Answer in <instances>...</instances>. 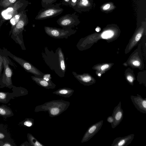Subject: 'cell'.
I'll list each match as a JSON object with an SVG mask.
<instances>
[{
	"mask_svg": "<svg viewBox=\"0 0 146 146\" xmlns=\"http://www.w3.org/2000/svg\"><path fill=\"white\" fill-rule=\"evenodd\" d=\"M42 54L45 62L51 70L61 77L64 76L66 66L64 55L61 48H58L54 52L46 47Z\"/></svg>",
	"mask_w": 146,
	"mask_h": 146,
	"instance_id": "obj_1",
	"label": "cell"
},
{
	"mask_svg": "<svg viewBox=\"0 0 146 146\" xmlns=\"http://www.w3.org/2000/svg\"><path fill=\"white\" fill-rule=\"evenodd\" d=\"M68 101L62 100H52L36 106L35 112L48 111L49 116L54 117L60 115L67 109L70 105Z\"/></svg>",
	"mask_w": 146,
	"mask_h": 146,
	"instance_id": "obj_2",
	"label": "cell"
},
{
	"mask_svg": "<svg viewBox=\"0 0 146 146\" xmlns=\"http://www.w3.org/2000/svg\"><path fill=\"white\" fill-rule=\"evenodd\" d=\"M29 20L26 11L23 14L22 16L13 29L10 36L15 42L18 44L23 50H26L23 38V31L25 27L28 23Z\"/></svg>",
	"mask_w": 146,
	"mask_h": 146,
	"instance_id": "obj_3",
	"label": "cell"
},
{
	"mask_svg": "<svg viewBox=\"0 0 146 146\" xmlns=\"http://www.w3.org/2000/svg\"><path fill=\"white\" fill-rule=\"evenodd\" d=\"M29 4L26 0H20L7 8L0 10V20L5 22L9 20L16 14L25 11Z\"/></svg>",
	"mask_w": 146,
	"mask_h": 146,
	"instance_id": "obj_4",
	"label": "cell"
},
{
	"mask_svg": "<svg viewBox=\"0 0 146 146\" xmlns=\"http://www.w3.org/2000/svg\"><path fill=\"white\" fill-rule=\"evenodd\" d=\"M3 70L0 80V88L6 87L11 89L14 86L13 85L12 80L13 72L9 65H14L9 57L3 52Z\"/></svg>",
	"mask_w": 146,
	"mask_h": 146,
	"instance_id": "obj_5",
	"label": "cell"
},
{
	"mask_svg": "<svg viewBox=\"0 0 146 146\" xmlns=\"http://www.w3.org/2000/svg\"><path fill=\"white\" fill-rule=\"evenodd\" d=\"M3 53L20 65L27 72L33 74L35 76L42 78L45 74L41 72L29 62L11 53L7 49H3Z\"/></svg>",
	"mask_w": 146,
	"mask_h": 146,
	"instance_id": "obj_6",
	"label": "cell"
},
{
	"mask_svg": "<svg viewBox=\"0 0 146 146\" xmlns=\"http://www.w3.org/2000/svg\"><path fill=\"white\" fill-rule=\"evenodd\" d=\"M60 3L52 4L39 11L35 18L36 20H42L52 18L61 14L64 9L60 7Z\"/></svg>",
	"mask_w": 146,
	"mask_h": 146,
	"instance_id": "obj_7",
	"label": "cell"
},
{
	"mask_svg": "<svg viewBox=\"0 0 146 146\" xmlns=\"http://www.w3.org/2000/svg\"><path fill=\"white\" fill-rule=\"evenodd\" d=\"M44 30L48 35L56 38H67L76 32L72 28L60 29L48 26H45Z\"/></svg>",
	"mask_w": 146,
	"mask_h": 146,
	"instance_id": "obj_8",
	"label": "cell"
},
{
	"mask_svg": "<svg viewBox=\"0 0 146 146\" xmlns=\"http://www.w3.org/2000/svg\"><path fill=\"white\" fill-rule=\"evenodd\" d=\"M57 23L63 28H72L77 25L80 22L76 13L68 14L60 17L57 21Z\"/></svg>",
	"mask_w": 146,
	"mask_h": 146,
	"instance_id": "obj_9",
	"label": "cell"
},
{
	"mask_svg": "<svg viewBox=\"0 0 146 146\" xmlns=\"http://www.w3.org/2000/svg\"><path fill=\"white\" fill-rule=\"evenodd\" d=\"M103 123V120H102L91 125L83 136L81 143L88 141L96 135L101 128Z\"/></svg>",
	"mask_w": 146,
	"mask_h": 146,
	"instance_id": "obj_10",
	"label": "cell"
},
{
	"mask_svg": "<svg viewBox=\"0 0 146 146\" xmlns=\"http://www.w3.org/2000/svg\"><path fill=\"white\" fill-rule=\"evenodd\" d=\"M111 116L113 118L114 121L111 124V127L113 129L119 124L123 118V111L121 108V101L114 108Z\"/></svg>",
	"mask_w": 146,
	"mask_h": 146,
	"instance_id": "obj_11",
	"label": "cell"
},
{
	"mask_svg": "<svg viewBox=\"0 0 146 146\" xmlns=\"http://www.w3.org/2000/svg\"><path fill=\"white\" fill-rule=\"evenodd\" d=\"M130 98L138 111L143 113H146V98H144L137 94V96H131Z\"/></svg>",
	"mask_w": 146,
	"mask_h": 146,
	"instance_id": "obj_12",
	"label": "cell"
},
{
	"mask_svg": "<svg viewBox=\"0 0 146 146\" xmlns=\"http://www.w3.org/2000/svg\"><path fill=\"white\" fill-rule=\"evenodd\" d=\"M135 135L131 134L123 137H118L113 141L111 146H127L133 140Z\"/></svg>",
	"mask_w": 146,
	"mask_h": 146,
	"instance_id": "obj_13",
	"label": "cell"
},
{
	"mask_svg": "<svg viewBox=\"0 0 146 146\" xmlns=\"http://www.w3.org/2000/svg\"><path fill=\"white\" fill-rule=\"evenodd\" d=\"M74 77L82 84L84 86H89L95 83L94 79L89 75L84 74H77L74 72H72Z\"/></svg>",
	"mask_w": 146,
	"mask_h": 146,
	"instance_id": "obj_14",
	"label": "cell"
},
{
	"mask_svg": "<svg viewBox=\"0 0 146 146\" xmlns=\"http://www.w3.org/2000/svg\"><path fill=\"white\" fill-rule=\"evenodd\" d=\"M32 80L38 85L46 89H54L56 87V85L51 80L46 81L42 78H40L34 76H31Z\"/></svg>",
	"mask_w": 146,
	"mask_h": 146,
	"instance_id": "obj_15",
	"label": "cell"
},
{
	"mask_svg": "<svg viewBox=\"0 0 146 146\" xmlns=\"http://www.w3.org/2000/svg\"><path fill=\"white\" fill-rule=\"evenodd\" d=\"M13 140L9 132L4 124L0 123V141H9Z\"/></svg>",
	"mask_w": 146,
	"mask_h": 146,
	"instance_id": "obj_16",
	"label": "cell"
},
{
	"mask_svg": "<svg viewBox=\"0 0 146 146\" xmlns=\"http://www.w3.org/2000/svg\"><path fill=\"white\" fill-rule=\"evenodd\" d=\"M74 92V90L68 88H60L52 92V93L65 98H68L71 96Z\"/></svg>",
	"mask_w": 146,
	"mask_h": 146,
	"instance_id": "obj_17",
	"label": "cell"
},
{
	"mask_svg": "<svg viewBox=\"0 0 146 146\" xmlns=\"http://www.w3.org/2000/svg\"><path fill=\"white\" fill-rule=\"evenodd\" d=\"M13 115V112L9 107L4 104L0 105V116L6 119Z\"/></svg>",
	"mask_w": 146,
	"mask_h": 146,
	"instance_id": "obj_18",
	"label": "cell"
},
{
	"mask_svg": "<svg viewBox=\"0 0 146 146\" xmlns=\"http://www.w3.org/2000/svg\"><path fill=\"white\" fill-rule=\"evenodd\" d=\"M15 97L13 92L0 91V103L6 104Z\"/></svg>",
	"mask_w": 146,
	"mask_h": 146,
	"instance_id": "obj_19",
	"label": "cell"
},
{
	"mask_svg": "<svg viewBox=\"0 0 146 146\" xmlns=\"http://www.w3.org/2000/svg\"><path fill=\"white\" fill-rule=\"evenodd\" d=\"M12 90L15 97L25 96L28 94L27 90L22 87H16L14 86Z\"/></svg>",
	"mask_w": 146,
	"mask_h": 146,
	"instance_id": "obj_20",
	"label": "cell"
},
{
	"mask_svg": "<svg viewBox=\"0 0 146 146\" xmlns=\"http://www.w3.org/2000/svg\"><path fill=\"white\" fill-rule=\"evenodd\" d=\"M26 11L25 10L24 11L20 12L14 15L9 20L10 23L11 25V29L9 32V35L12 31L14 27L18 23L20 19L21 18L23 14Z\"/></svg>",
	"mask_w": 146,
	"mask_h": 146,
	"instance_id": "obj_21",
	"label": "cell"
},
{
	"mask_svg": "<svg viewBox=\"0 0 146 146\" xmlns=\"http://www.w3.org/2000/svg\"><path fill=\"white\" fill-rule=\"evenodd\" d=\"M90 4L88 0H77L76 5L74 10L79 12L81 9L89 6Z\"/></svg>",
	"mask_w": 146,
	"mask_h": 146,
	"instance_id": "obj_22",
	"label": "cell"
},
{
	"mask_svg": "<svg viewBox=\"0 0 146 146\" xmlns=\"http://www.w3.org/2000/svg\"><path fill=\"white\" fill-rule=\"evenodd\" d=\"M27 137L29 142L31 146H44L40 143L31 134L28 133Z\"/></svg>",
	"mask_w": 146,
	"mask_h": 146,
	"instance_id": "obj_23",
	"label": "cell"
},
{
	"mask_svg": "<svg viewBox=\"0 0 146 146\" xmlns=\"http://www.w3.org/2000/svg\"><path fill=\"white\" fill-rule=\"evenodd\" d=\"M20 0H0V10L4 9Z\"/></svg>",
	"mask_w": 146,
	"mask_h": 146,
	"instance_id": "obj_24",
	"label": "cell"
},
{
	"mask_svg": "<svg viewBox=\"0 0 146 146\" xmlns=\"http://www.w3.org/2000/svg\"><path fill=\"white\" fill-rule=\"evenodd\" d=\"M34 119L32 118H26L20 122L18 125L25 127H31L34 125Z\"/></svg>",
	"mask_w": 146,
	"mask_h": 146,
	"instance_id": "obj_25",
	"label": "cell"
},
{
	"mask_svg": "<svg viewBox=\"0 0 146 146\" xmlns=\"http://www.w3.org/2000/svg\"><path fill=\"white\" fill-rule=\"evenodd\" d=\"M57 0H41V5L43 8L47 7L52 4Z\"/></svg>",
	"mask_w": 146,
	"mask_h": 146,
	"instance_id": "obj_26",
	"label": "cell"
},
{
	"mask_svg": "<svg viewBox=\"0 0 146 146\" xmlns=\"http://www.w3.org/2000/svg\"><path fill=\"white\" fill-rule=\"evenodd\" d=\"M113 32L111 30L106 31L102 33V36L104 38H107L111 37L113 35Z\"/></svg>",
	"mask_w": 146,
	"mask_h": 146,
	"instance_id": "obj_27",
	"label": "cell"
},
{
	"mask_svg": "<svg viewBox=\"0 0 146 146\" xmlns=\"http://www.w3.org/2000/svg\"><path fill=\"white\" fill-rule=\"evenodd\" d=\"M3 49L0 48V80L2 74V72L3 67Z\"/></svg>",
	"mask_w": 146,
	"mask_h": 146,
	"instance_id": "obj_28",
	"label": "cell"
},
{
	"mask_svg": "<svg viewBox=\"0 0 146 146\" xmlns=\"http://www.w3.org/2000/svg\"><path fill=\"white\" fill-rule=\"evenodd\" d=\"M16 145L13 140L5 142L0 141V146H16Z\"/></svg>",
	"mask_w": 146,
	"mask_h": 146,
	"instance_id": "obj_29",
	"label": "cell"
},
{
	"mask_svg": "<svg viewBox=\"0 0 146 146\" xmlns=\"http://www.w3.org/2000/svg\"><path fill=\"white\" fill-rule=\"evenodd\" d=\"M111 3H108L103 5L102 9L103 11H107L111 9L112 8H114L113 6Z\"/></svg>",
	"mask_w": 146,
	"mask_h": 146,
	"instance_id": "obj_30",
	"label": "cell"
},
{
	"mask_svg": "<svg viewBox=\"0 0 146 146\" xmlns=\"http://www.w3.org/2000/svg\"><path fill=\"white\" fill-rule=\"evenodd\" d=\"M77 2V0H70L69 6L74 9L76 5Z\"/></svg>",
	"mask_w": 146,
	"mask_h": 146,
	"instance_id": "obj_31",
	"label": "cell"
},
{
	"mask_svg": "<svg viewBox=\"0 0 146 146\" xmlns=\"http://www.w3.org/2000/svg\"><path fill=\"white\" fill-rule=\"evenodd\" d=\"M126 78L130 84L131 85H133V82L134 79L133 77L131 75H127L126 77Z\"/></svg>",
	"mask_w": 146,
	"mask_h": 146,
	"instance_id": "obj_32",
	"label": "cell"
},
{
	"mask_svg": "<svg viewBox=\"0 0 146 146\" xmlns=\"http://www.w3.org/2000/svg\"><path fill=\"white\" fill-rule=\"evenodd\" d=\"M142 36L141 31L140 32L138 33L136 35L135 37V40L137 42L139 41L140 39Z\"/></svg>",
	"mask_w": 146,
	"mask_h": 146,
	"instance_id": "obj_33",
	"label": "cell"
},
{
	"mask_svg": "<svg viewBox=\"0 0 146 146\" xmlns=\"http://www.w3.org/2000/svg\"><path fill=\"white\" fill-rule=\"evenodd\" d=\"M107 120L108 122L111 124L114 121L113 118L112 116H109L108 117Z\"/></svg>",
	"mask_w": 146,
	"mask_h": 146,
	"instance_id": "obj_34",
	"label": "cell"
},
{
	"mask_svg": "<svg viewBox=\"0 0 146 146\" xmlns=\"http://www.w3.org/2000/svg\"><path fill=\"white\" fill-rule=\"evenodd\" d=\"M109 66L108 64H105L101 66L100 69L102 70H104L109 68Z\"/></svg>",
	"mask_w": 146,
	"mask_h": 146,
	"instance_id": "obj_35",
	"label": "cell"
},
{
	"mask_svg": "<svg viewBox=\"0 0 146 146\" xmlns=\"http://www.w3.org/2000/svg\"><path fill=\"white\" fill-rule=\"evenodd\" d=\"M132 64L136 66H139L140 64V62L139 61L136 60L133 61L132 62Z\"/></svg>",
	"mask_w": 146,
	"mask_h": 146,
	"instance_id": "obj_36",
	"label": "cell"
},
{
	"mask_svg": "<svg viewBox=\"0 0 146 146\" xmlns=\"http://www.w3.org/2000/svg\"><path fill=\"white\" fill-rule=\"evenodd\" d=\"M62 3L65 5H69L70 0H62Z\"/></svg>",
	"mask_w": 146,
	"mask_h": 146,
	"instance_id": "obj_37",
	"label": "cell"
},
{
	"mask_svg": "<svg viewBox=\"0 0 146 146\" xmlns=\"http://www.w3.org/2000/svg\"><path fill=\"white\" fill-rule=\"evenodd\" d=\"M20 146H31V145L29 142L26 141L21 144Z\"/></svg>",
	"mask_w": 146,
	"mask_h": 146,
	"instance_id": "obj_38",
	"label": "cell"
},
{
	"mask_svg": "<svg viewBox=\"0 0 146 146\" xmlns=\"http://www.w3.org/2000/svg\"><path fill=\"white\" fill-rule=\"evenodd\" d=\"M100 30L101 29L99 27H97L96 29V31L97 32H99Z\"/></svg>",
	"mask_w": 146,
	"mask_h": 146,
	"instance_id": "obj_39",
	"label": "cell"
},
{
	"mask_svg": "<svg viewBox=\"0 0 146 146\" xmlns=\"http://www.w3.org/2000/svg\"><path fill=\"white\" fill-rule=\"evenodd\" d=\"M5 22L3 21L0 20V27L2 25L3 23Z\"/></svg>",
	"mask_w": 146,
	"mask_h": 146,
	"instance_id": "obj_40",
	"label": "cell"
},
{
	"mask_svg": "<svg viewBox=\"0 0 146 146\" xmlns=\"http://www.w3.org/2000/svg\"></svg>",
	"mask_w": 146,
	"mask_h": 146,
	"instance_id": "obj_41",
	"label": "cell"
}]
</instances>
